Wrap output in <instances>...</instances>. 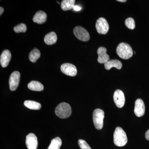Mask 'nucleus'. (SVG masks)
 I'll return each instance as SVG.
<instances>
[{
	"instance_id": "obj_1",
	"label": "nucleus",
	"mask_w": 149,
	"mask_h": 149,
	"mask_svg": "<svg viewBox=\"0 0 149 149\" xmlns=\"http://www.w3.org/2000/svg\"><path fill=\"white\" fill-rule=\"evenodd\" d=\"M118 55L123 59H128L133 55L132 48L129 44L122 42L119 44L116 49Z\"/></svg>"
},
{
	"instance_id": "obj_2",
	"label": "nucleus",
	"mask_w": 149,
	"mask_h": 149,
	"mask_svg": "<svg viewBox=\"0 0 149 149\" xmlns=\"http://www.w3.org/2000/svg\"><path fill=\"white\" fill-rule=\"evenodd\" d=\"M113 141L115 145L118 147L124 146L127 143L128 139L126 133L120 127L116 128L113 134Z\"/></svg>"
},
{
	"instance_id": "obj_3",
	"label": "nucleus",
	"mask_w": 149,
	"mask_h": 149,
	"mask_svg": "<svg viewBox=\"0 0 149 149\" xmlns=\"http://www.w3.org/2000/svg\"><path fill=\"white\" fill-rule=\"evenodd\" d=\"M55 112L57 116L60 118H66L71 115L72 109L69 104L62 102L57 106Z\"/></svg>"
},
{
	"instance_id": "obj_4",
	"label": "nucleus",
	"mask_w": 149,
	"mask_h": 149,
	"mask_svg": "<svg viewBox=\"0 0 149 149\" xmlns=\"http://www.w3.org/2000/svg\"><path fill=\"white\" fill-rule=\"evenodd\" d=\"M104 113L103 110L99 109H95L93 113V121L96 129L101 130L103 127Z\"/></svg>"
},
{
	"instance_id": "obj_5",
	"label": "nucleus",
	"mask_w": 149,
	"mask_h": 149,
	"mask_svg": "<svg viewBox=\"0 0 149 149\" xmlns=\"http://www.w3.org/2000/svg\"><path fill=\"white\" fill-rule=\"evenodd\" d=\"M73 33L76 38L80 41L87 42L90 40V36L88 31L81 26L74 27Z\"/></svg>"
},
{
	"instance_id": "obj_6",
	"label": "nucleus",
	"mask_w": 149,
	"mask_h": 149,
	"mask_svg": "<svg viewBox=\"0 0 149 149\" xmlns=\"http://www.w3.org/2000/svg\"><path fill=\"white\" fill-rule=\"evenodd\" d=\"M96 28L99 34H107L109 30V25L106 19L103 17L99 18L96 22Z\"/></svg>"
},
{
	"instance_id": "obj_7",
	"label": "nucleus",
	"mask_w": 149,
	"mask_h": 149,
	"mask_svg": "<svg viewBox=\"0 0 149 149\" xmlns=\"http://www.w3.org/2000/svg\"><path fill=\"white\" fill-rule=\"evenodd\" d=\"M20 74L17 71H14L10 77L9 83L10 91H15L18 87L20 80Z\"/></svg>"
},
{
	"instance_id": "obj_8",
	"label": "nucleus",
	"mask_w": 149,
	"mask_h": 149,
	"mask_svg": "<svg viewBox=\"0 0 149 149\" xmlns=\"http://www.w3.org/2000/svg\"><path fill=\"white\" fill-rule=\"evenodd\" d=\"M61 70L64 74L68 76H75L77 74V70L74 65L69 63L63 64L61 66Z\"/></svg>"
},
{
	"instance_id": "obj_9",
	"label": "nucleus",
	"mask_w": 149,
	"mask_h": 149,
	"mask_svg": "<svg viewBox=\"0 0 149 149\" xmlns=\"http://www.w3.org/2000/svg\"><path fill=\"white\" fill-rule=\"evenodd\" d=\"M113 100L117 107L121 108L124 106L125 103V98L124 93L120 90L115 91L113 94Z\"/></svg>"
},
{
	"instance_id": "obj_10",
	"label": "nucleus",
	"mask_w": 149,
	"mask_h": 149,
	"mask_svg": "<svg viewBox=\"0 0 149 149\" xmlns=\"http://www.w3.org/2000/svg\"><path fill=\"white\" fill-rule=\"evenodd\" d=\"M26 145L28 149H37L38 146L37 138L34 133H29L26 136Z\"/></svg>"
},
{
	"instance_id": "obj_11",
	"label": "nucleus",
	"mask_w": 149,
	"mask_h": 149,
	"mask_svg": "<svg viewBox=\"0 0 149 149\" xmlns=\"http://www.w3.org/2000/svg\"><path fill=\"white\" fill-rule=\"evenodd\" d=\"M134 113L136 116L139 117L143 116L145 114V104L142 99H138L136 100L134 108Z\"/></svg>"
},
{
	"instance_id": "obj_12",
	"label": "nucleus",
	"mask_w": 149,
	"mask_h": 149,
	"mask_svg": "<svg viewBox=\"0 0 149 149\" xmlns=\"http://www.w3.org/2000/svg\"><path fill=\"white\" fill-rule=\"evenodd\" d=\"M107 52L106 48L104 47H100L98 49L97 51L98 55L97 61L99 63L101 64H105L109 60L110 57L109 55L107 54Z\"/></svg>"
},
{
	"instance_id": "obj_13",
	"label": "nucleus",
	"mask_w": 149,
	"mask_h": 149,
	"mask_svg": "<svg viewBox=\"0 0 149 149\" xmlns=\"http://www.w3.org/2000/svg\"><path fill=\"white\" fill-rule=\"evenodd\" d=\"M11 58V54L8 50H5L2 53L0 57V63L3 68H6L8 65Z\"/></svg>"
},
{
	"instance_id": "obj_14",
	"label": "nucleus",
	"mask_w": 149,
	"mask_h": 149,
	"mask_svg": "<svg viewBox=\"0 0 149 149\" xmlns=\"http://www.w3.org/2000/svg\"><path fill=\"white\" fill-rule=\"evenodd\" d=\"M47 19V14L43 11L40 10L35 14L33 18V21L35 23L42 24L45 22Z\"/></svg>"
},
{
	"instance_id": "obj_15",
	"label": "nucleus",
	"mask_w": 149,
	"mask_h": 149,
	"mask_svg": "<svg viewBox=\"0 0 149 149\" xmlns=\"http://www.w3.org/2000/svg\"><path fill=\"white\" fill-rule=\"evenodd\" d=\"M122 63L121 62L117 59L109 60L104 64L105 68L107 70H109L113 67L120 70L122 68Z\"/></svg>"
},
{
	"instance_id": "obj_16",
	"label": "nucleus",
	"mask_w": 149,
	"mask_h": 149,
	"mask_svg": "<svg viewBox=\"0 0 149 149\" xmlns=\"http://www.w3.org/2000/svg\"><path fill=\"white\" fill-rule=\"evenodd\" d=\"M57 37L54 32H52L48 33L45 36L44 41L47 45H53L56 42Z\"/></svg>"
},
{
	"instance_id": "obj_17",
	"label": "nucleus",
	"mask_w": 149,
	"mask_h": 149,
	"mask_svg": "<svg viewBox=\"0 0 149 149\" xmlns=\"http://www.w3.org/2000/svg\"><path fill=\"white\" fill-rule=\"evenodd\" d=\"M29 90L32 91H42L44 90V86L40 82L37 81H32L27 85Z\"/></svg>"
},
{
	"instance_id": "obj_18",
	"label": "nucleus",
	"mask_w": 149,
	"mask_h": 149,
	"mask_svg": "<svg viewBox=\"0 0 149 149\" xmlns=\"http://www.w3.org/2000/svg\"><path fill=\"white\" fill-rule=\"evenodd\" d=\"M75 2L74 0H63L61 2V5L62 9L66 11L73 8Z\"/></svg>"
},
{
	"instance_id": "obj_19",
	"label": "nucleus",
	"mask_w": 149,
	"mask_h": 149,
	"mask_svg": "<svg viewBox=\"0 0 149 149\" xmlns=\"http://www.w3.org/2000/svg\"><path fill=\"white\" fill-rule=\"evenodd\" d=\"M24 105L27 108L32 110H39L42 107L40 103L31 100L25 101Z\"/></svg>"
},
{
	"instance_id": "obj_20",
	"label": "nucleus",
	"mask_w": 149,
	"mask_h": 149,
	"mask_svg": "<svg viewBox=\"0 0 149 149\" xmlns=\"http://www.w3.org/2000/svg\"><path fill=\"white\" fill-rule=\"evenodd\" d=\"M41 56L40 50L38 49L35 48L32 50L29 54V60L32 62L35 63L37 61Z\"/></svg>"
},
{
	"instance_id": "obj_21",
	"label": "nucleus",
	"mask_w": 149,
	"mask_h": 149,
	"mask_svg": "<svg viewBox=\"0 0 149 149\" xmlns=\"http://www.w3.org/2000/svg\"><path fill=\"white\" fill-rule=\"evenodd\" d=\"M62 145V141L59 137H56L51 141L48 149H60Z\"/></svg>"
},
{
	"instance_id": "obj_22",
	"label": "nucleus",
	"mask_w": 149,
	"mask_h": 149,
	"mask_svg": "<svg viewBox=\"0 0 149 149\" xmlns=\"http://www.w3.org/2000/svg\"><path fill=\"white\" fill-rule=\"evenodd\" d=\"M125 26L128 29H133L135 28V22L134 19L131 17H129L125 19Z\"/></svg>"
},
{
	"instance_id": "obj_23",
	"label": "nucleus",
	"mask_w": 149,
	"mask_h": 149,
	"mask_svg": "<svg viewBox=\"0 0 149 149\" xmlns=\"http://www.w3.org/2000/svg\"><path fill=\"white\" fill-rule=\"evenodd\" d=\"M27 27L26 24L21 23L17 25L14 28V30L16 33L25 32L27 30Z\"/></svg>"
},
{
	"instance_id": "obj_24",
	"label": "nucleus",
	"mask_w": 149,
	"mask_h": 149,
	"mask_svg": "<svg viewBox=\"0 0 149 149\" xmlns=\"http://www.w3.org/2000/svg\"><path fill=\"white\" fill-rule=\"evenodd\" d=\"M78 143L81 149H92L88 143L84 140L80 139L78 141Z\"/></svg>"
},
{
	"instance_id": "obj_25",
	"label": "nucleus",
	"mask_w": 149,
	"mask_h": 149,
	"mask_svg": "<svg viewBox=\"0 0 149 149\" xmlns=\"http://www.w3.org/2000/svg\"><path fill=\"white\" fill-rule=\"evenodd\" d=\"M73 9L74 10L76 11H80L82 9V8L80 7V6H74Z\"/></svg>"
},
{
	"instance_id": "obj_26",
	"label": "nucleus",
	"mask_w": 149,
	"mask_h": 149,
	"mask_svg": "<svg viewBox=\"0 0 149 149\" xmlns=\"http://www.w3.org/2000/svg\"><path fill=\"white\" fill-rule=\"evenodd\" d=\"M146 138L148 141H149V129L147 130L146 133Z\"/></svg>"
},
{
	"instance_id": "obj_27",
	"label": "nucleus",
	"mask_w": 149,
	"mask_h": 149,
	"mask_svg": "<svg viewBox=\"0 0 149 149\" xmlns=\"http://www.w3.org/2000/svg\"><path fill=\"white\" fill-rule=\"evenodd\" d=\"M4 11V9L3 8V7H0V15H1L3 13V12Z\"/></svg>"
},
{
	"instance_id": "obj_28",
	"label": "nucleus",
	"mask_w": 149,
	"mask_h": 149,
	"mask_svg": "<svg viewBox=\"0 0 149 149\" xmlns=\"http://www.w3.org/2000/svg\"><path fill=\"white\" fill-rule=\"evenodd\" d=\"M117 1L120 2H125L126 0H117Z\"/></svg>"
}]
</instances>
